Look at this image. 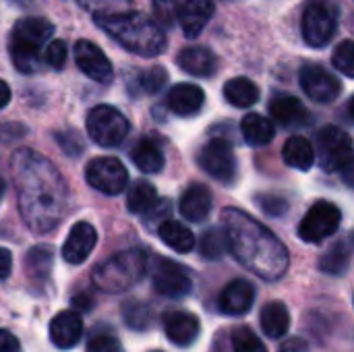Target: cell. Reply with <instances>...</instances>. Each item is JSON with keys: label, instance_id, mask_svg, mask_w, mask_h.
Listing matches in <instances>:
<instances>
[{"label": "cell", "instance_id": "8", "mask_svg": "<svg viewBox=\"0 0 354 352\" xmlns=\"http://www.w3.org/2000/svg\"><path fill=\"white\" fill-rule=\"evenodd\" d=\"M319 164L326 172H336L353 164V141L338 127H324L317 133Z\"/></svg>", "mask_w": 354, "mask_h": 352}, {"label": "cell", "instance_id": "1", "mask_svg": "<svg viewBox=\"0 0 354 352\" xmlns=\"http://www.w3.org/2000/svg\"><path fill=\"white\" fill-rule=\"evenodd\" d=\"M12 178L19 195V212L35 234H46L64 216L66 187L60 172L31 149H19L12 160Z\"/></svg>", "mask_w": 354, "mask_h": 352}, {"label": "cell", "instance_id": "28", "mask_svg": "<svg viewBox=\"0 0 354 352\" xmlns=\"http://www.w3.org/2000/svg\"><path fill=\"white\" fill-rule=\"evenodd\" d=\"M224 98L234 108H249L259 100V87L247 77H234L224 85Z\"/></svg>", "mask_w": 354, "mask_h": 352}, {"label": "cell", "instance_id": "12", "mask_svg": "<svg viewBox=\"0 0 354 352\" xmlns=\"http://www.w3.org/2000/svg\"><path fill=\"white\" fill-rule=\"evenodd\" d=\"M303 37L311 48L326 46L336 31V12L326 2H311L301 19Z\"/></svg>", "mask_w": 354, "mask_h": 352}, {"label": "cell", "instance_id": "47", "mask_svg": "<svg viewBox=\"0 0 354 352\" xmlns=\"http://www.w3.org/2000/svg\"><path fill=\"white\" fill-rule=\"evenodd\" d=\"M4 189H6L4 180H0V201H2V197H4Z\"/></svg>", "mask_w": 354, "mask_h": 352}, {"label": "cell", "instance_id": "10", "mask_svg": "<svg viewBox=\"0 0 354 352\" xmlns=\"http://www.w3.org/2000/svg\"><path fill=\"white\" fill-rule=\"evenodd\" d=\"M151 282L156 293L166 299H185L193 290V278L189 270L166 257H156Z\"/></svg>", "mask_w": 354, "mask_h": 352}, {"label": "cell", "instance_id": "37", "mask_svg": "<svg viewBox=\"0 0 354 352\" xmlns=\"http://www.w3.org/2000/svg\"><path fill=\"white\" fill-rule=\"evenodd\" d=\"M151 8H153L156 23L162 29H170L178 21L180 0H151Z\"/></svg>", "mask_w": 354, "mask_h": 352}, {"label": "cell", "instance_id": "16", "mask_svg": "<svg viewBox=\"0 0 354 352\" xmlns=\"http://www.w3.org/2000/svg\"><path fill=\"white\" fill-rule=\"evenodd\" d=\"M95 243H97L95 228L89 222H77L62 245V259L71 266H79L91 255Z\"/></svg>", "mask_w": 354, "mask_h": 352}, {"label": "cell", "instance_id": "19", "mask_svg": "<svg viewBox=\"0 0 354 352\" xmlns=\"http://www.w3.org/2000/svg\"><path fill=\"white\" fill-rule=\"evenodd\" d=\"M214 2L212 0H185L178 10V21L187 37H197L203 27L214 17Z\"/></svg>", "mask_w": 354, "mask_h": 352}, {"label": "cell", "instance_id": "42", "mask_svg": "<svg viewBox=\"0 0 354 352\" xmlns=\"http://www.w3.org/2000/svg\"><path fill=\"white\" fill-rule=\"evenodd\" d=\"M66 58H68V50H66V44L62 39H52L48 44V48L44 50V62L56 71L66 64Z\"/></svg>", "mask_w": 354, "mask_h": 352}, {"label": "cell", "instance_id": "20", "mask_svg": "<svg viewBox=\"0 0 354 352\" xmlns=\"http://www.w3.org/2000/svg\"><path fill=\"white\" fill-rule=\"evenodd\" d=\"M205 93L199 85L176 83L168 91V108L178 116H193L203 108Z\"/></svg>", "mask_w": 354, "mask_h": 352}, {"label": "cell", "instance_id": "44", "mask_svg": "<svg viewBox=\"0 0 354 352\" xmlns=\"http://www.w3.org/2000/svg\"><path fill=\"white\" fill-rule=\"evenodd\" d=\"M278 352H309V344L303 338L292 336V338H288V340H284L280 344V351Z\"/></svg>", "mask_w": 354, "mask_h": 352}, {"label": "cell", "instance_id": "7", "mask_svg": "<svg viewBox=\"0 0 354 352\" xmlns=\"http://www.w3.org/2000/svg\"><path fill=\"white\" fill-rule=\"evenodd\" d=\"M340 220L342 212L332 201H315L299 224V237L305 243H322L328 237L336 234V230L340 228Z\"/></svg>", "mask_w": 354, "mask_h": 352}, {"label": "cell", "instance_id": "29", "mask_svg": "<svg viewBox=\"0 0 354 352\" xmlns=\"http://www.w3.org/2000/svg\"><path fill=\"white\" fill-rule=\"evenodd\" d=\"M241 131H243V137L249 145H255V147H261V145H268L272 143L274 139V124L270 118L253 112V114H247L241 122Z\"/></svg>", "mask_w": 354, "mask_h": 352}, {"label": "cell", "instance_id": "41", "mask_svg": "<svg viewBox=\"0 0 354 352\" xmlns=\"http://www.w3.org/2000/svg\"><path fill=\"white\" fill-rule=\"evenodd\" d=\"M56 143L60 145V149L66 156H81L85 149V143L81 139V135L77 131H58L56 135Z\"/></svg>", "mask_w": 354, "mask_h": 352}, {"label": "cell", "instance_id": "6", "mask_svg": "<svg viewBox=\"0 0 354 352\" xmlns=\"http://www.w3.org/2000/svg\"><path fill=\"white\" fill-rule=\"evenodd\" d=\"M85 127H87L89 139L93 143H97L100 147L120 145L131 131L127 116L120 110H116L114 106H106V104H100L89 110Z\"/></svg>", "mask_w": 354, "mask_h": 352}, {"label": "cell", "instance_id": "14", "mask_svg": "<svg viewBox=\"0 0 354 352\" xmlns=\"http://www.w3.org/2000/svg\"><path fill=\"white\" fill-rule=\"evenodd\" d=\"M75 62L81 68L83 75H87L89 79H93L95 83H110L114 77V68L112 62L108 60V56L102 52L100 46H95L89 39H79L75 44Z\"/></svg>", "mask_w": 354, "mask_h": 352}, {"label": "cell", "instance_id": "18", "mask_svg": "<svg viewBox=\"0 0 354 352\" xmlns=\"http://www.w3.org/2000/svg\"><path fill=\"white\" fill-rule=\"evenodd\" d=\"M83 336V319L77 311H60L50 322V340L60 351H71Z\"/></svg>", "mask_w": 354, "mask_h": 352}, {"label": "cell", "instance_id": "11", "mask_svg": "<svg viewBox=\"0 0 354 352\" xmlns=\"http://www.w3.org/2000/svg\"><path fill=\"white\" fill-rule=\"evenodd\" d=\"M197 162L212 178L222 185H232L236 178V158L226 139H212L205 143L197 156Z\"/></svg>", "mask_w": 354, "mask_h": 352}, {"label": "cell", "instance_id": "27", "mask_svg": "<svg viewBox=\"0 0 354 352\" xmlns=\"http://www.w3.org/2000/svg\"><path fill=\"white\" fill-rule=\"evenodd\" d=\"M282 158H284V162H286L288 166L307 172V170L315 164V149H313V145H311L305 137L295 135V137H290V139L284 143Z\"/></svg>", "mask_w": 354, "mask_h": 352}, {"label": "cell", "instance_id": "4", "mask_svg": "<svg viewBox=\"0 0 354 352\" xmlns=\"http://www.w3.org/2000/svg\"><path fill=\"white\" fill-rule=\"evenodd\" d=\"M54 35V25L48 19L25 17L12 27L8 50L10 60L21 73H35L41 64V46Z\"/></svg>", "mask_w": 354, "mask_h": 352}, {"label": "cell", "instance_id": "45", "mask_svg": "<svg viewBox=\"0 0 354 352\" xmlns=\"http://www.w3.org/2000/svg\"><path fill=\"white\" fill-rule=\"evenodd\" d=\"M10 270H12V255L8 249H2L0 247V280L8 278L10 276Z\"/></svg>", "mask_w": 354, "mask_h": 352}, {"label": "cell", "instance_id": "39", "mask_svg": "<svg viewBox=\"0 0 354 352\" xmlns=\"http://www.w3.org/2000/svg\"><path fill=\"white\" fill-rule=\"evenodd\" d=\"M332 62L334 66L344 73L346 77H354V44L353 39H344L338 44V48L334 50V56H332Z\"/></svg>", "mask_w": 354, "mask_h": 352}, {"label": "cell", "instance_id": "43", "mask_svg": "<svg viewBox=\"0 0 354 352\" xmlns=\"http://www.w3.org/2000/svg\"><path fill=\"white\" fill-rule=\"evenodd\" d=\"M0 352H21V344L15 334L0 328Z\"/></svg>", "mask_w": 354, "mask_h": 352}, {"label": "cell", "instance_id": "13", "mask_svg": "<svg viewBox=\"0 0 354 352\" xmlns=\"http://www.w3.org/2000/svg\"><path fill=\"white\" fill-rule=\"evenodd\" d=\"M301 87L317 104H332L342 91V83L319 64H305L301 68Z\"/></svg>", "mask_w": 354, "mask_h": 352}, {"label": "cell", "instance_id": "32", "mask_svg": "<svg viewBox=\"0 0 354 352\" xmlns=\"http://www.w3.org/2000/svg\"><path fill=\"white\" fill-rule=\"evenodd\" d=\"M158 201V191L147 180H137L127 195V207L131 214H147Z\"/></svg>", "mask_w": 354, "mask_h": 352}, {"label": "cell", "instance_id": "33", "mask_svg": "<svg viewBox=\"0 0 354 352\" xmlns=\"http://www.w3.org/2000/svg\"><path fill=\"white\" fill-rule=\"evenodd\" d=\"M199 253H201L203 259H209V261L222 259L228 253V237H226V230L224 228H218V226L207 228L203 232V237H201Z\"/></svg>", "mask_w": 354, "mask_h": 352}, {"label": "cell", "instance_id": "5", "mask_svg": "<svg viewBox=\"0 0 354 352\" xmlns=\"http://www.w3.org/2000/svg\"><path fill=\"white\" fill-rule=\"evenodd\" d=\"M147 263H149V257L143 249L120 251L93 270L91 282L95 288L104 293H112V295L124 293L145 276Z\"/></svg>", "mask_w": 354, "mask_h": 352}, {"label": "cell", "instance_id": "3", "mask_svg": "<svg viewBox=\"0 0 354 352\" xmlns=\"http://www.w3.org/2000/svg\"><path fill=\"white\" fill-rule=\"evenodd\" d=\"M95 25L112 35L122 48L139 56H158L166 50L164 29L149 17L135 10L93 12Z\"/></svg>", "mask_w": 354, "mask_h": 352}, {"label": "cell", "instance_id": "15", "mask_svg": "<svg viewBox=\"0 0 354 352\" xmlns=\"http://www.w3.org/2000/svg\"><path fill=\"white\" fill-rule=\"evenodd\" d=\"M162 324H164V332H166L168 340L180 349L191 346L199 338V332H201L199 317L195 313L180 311V309L166 311L162 317Z\"/></svg>", "mask_w": 354, "mask_h": 352}, {"label": "cell", "instance_id": "26", "mask_svg": "<svg viewBox=\"0 0 354 352\" xmlns=\"http://www.w3.org/2000/svg\"><path fill=\"white\" fill-rule=\"evenodd\" d=\"M351 255H353L351 239L338 241L322 255L319 270L330 274V276H344L351 268Z\"/></svg>", "mask_w": 354, "mask_h": 352}, {"label": "cell", "instance_id": "23", "mask_svg": "<svg viewBox=\"0 0 354 352\" xmlns=\"http://www.w3.org/2000/svg\"><path fill=\"white\" fill-rule=\"evenodd\" d=\"M212 212V191L205 185H191L180 197V214L189 222H203Z\"/></svg>", "mask_w": 354, "mask_h": 352}, {"label": "cell", "instance_id": "35", "mask_svg": "<svg viewBox=\"0 0 354 352\" xmlns=\"http://www.w3.org/2000/svg\"><path fill=\"white\" fill-rule=\"evenodd\" d=\"M230 342L232 352H268L259 336L247 326H236L230 334Z\"/></svg>", "mask_w": 354, "mask_h": 352}, {"label": "cell", "instance_id": "34", "mask_svg": "<svg viewBox=\"0 0 354 352\" xmlns=\"http://www.w3.org/2000/svg\"><path fill=\"white\" fill-rule=\"evenodd\" d=\"M122 319L124 324L131 328V330H149L151 322H153V315H151V309L149 305L145 303H139V301H129L124 307H122Z\"/></svg>", "mask_w": 354, "mask_h": 352}, {"label": "cell", "instance_id": "31", "mask_svg": "<svg viewBox=\"0 0 354 352\" xmlns=\"http://www.w3.org/2000/svg\"><path fill=\"white\" fill-rule=\"evenodd\" d=\"M131 160L135 162V166L147 174H156L164 168V154L160 151V147L147 139L139 141L133 151H131Z\"/></svg>", "mask_w": 354, "mask_h": 352}, {"label": "cell", "instance_id": "9", "mask_svg": "<svg viewBox=\"0 0 354 352\" xmlns=\"http://www.w3.org/2000/svg\"><path fill=\"white\" fill-rule=\"evenodd\" d=\"M85 180L104 195H120L129 185V172L116 158H93L85 168Z\"/></svg>", "mask_w": 354, "mask_h": 352}, {"label": "cell", "instance_id": "25", "mask_svg": "<svg viewBox=\"0 0 354 352\" xmlns=\"http://www.w3.org/2000/svg\"><path fill=\"white\" fill-rule=\"evenodd\" d=\"M158 237L166 247H170L176 253H189L195 247V234L176 220H164L158 226Z\"/></svg>", "mask_w": 354, "mask_h": 352}, {"label": "cell", "instance_id": "48", "mask_svg": "<svg viewBox=\"0 0 354 352\" xmlns=\"http://www.w3.org/2000/svg\"><path fill=\"white\" fill-rule=\"evenodd\" d=\"M156 352H162V351H156Z\"/></svg>", "mask_w": 354, "mask_h": 352}, {"label": "cell", "instance_id": "2", "mask_svg": "<svg viewBox=\"0 0 354 352\" xmlns=\"http://www.w3.org/2000/svg\"><path fill=\"white\" fill-rule=\"evenodd\" d=\"M222 222L228 237V251L243 268L270 282L284 276L288 270V251L270 228L236 207H226Z\"/></svg>", "mask_w": 354, "mask_h": 352}, {"label": "cell", "instance_id": "24", "mask_svg": "<svg viewBox=\"0 0 354 352\" xmlns=\"http://www.w3.org/2000/svg\"><path fill=\"white\" fill-rule=\"evenodd\" d=\"M259 324L268 338L280 340L290 330V311L282 301H272V303L263 305V309L259 313Z\"/></svg>", "mask_w": 354, "mask_h": 352}, {"label": "cell", "instance_id": "17", "mask_svg": "<svg viewBox=\"0 0 354 352\" xmlns=\"http://www.w3.org/2000/svg\"><path fill=\"white\" fill-rule=\"evenodd\" d=\"M253 303H255V286L245 278L228 282L220 293V311L228 317H241L249 313Z\"/></svg>", "mask_w": 354, "mask_h": 352}, {"label": "cell", "instance_id": "36", "mask_svg": "<svg viewBox=\"0 0 354 352\" xmlns=\"http://www.w3.org/2000/svg\"><path fill=\"white\" fill-rule=\"evenodd\" d=\"M87 352H124V349L110 328H97L87 342Z\"/></svg>", "mask_w": 354, "mask_h": 352}, {"label": "cell", "instance_id": "22", "mask_svg": "<svg viewBox=\"0 0 354 352\" xmlns=\"http://www.w3.org/2000/svg\"><path fill=\"white\" fill-rule=\"evenodd\" d=\"M270 114L282 127H303L309 122V110L292 95H276L270 102Z\"/></svg>", "mask_w": 354, "mask_h": 352}, {"label": "cell", "instance_id": "30", "mask_svg": "<svg viewBox=\"0 0 354 352\" xmlns=\"http://www.w3.org/2000/svg\"><path fill=\"white\" fill-rule=\"evenodd\" d=\"M52 261H54V251L52 247L48 245H37L33 247L27 257H25V270H27V276L33 280V282H46L50 278V272H52Z\"/></svg>", "mask_w": 354, "mask_h": 352}, {"label": "cell", "instance_id": "21", "mask_svg": "<svg viewBox=\"0 0 354 352\" xmlns=\"http://www.w3.org/2000/svg\"><path fill=\"white\" fill-rule=\"evenodd\" d=\"M178 66L193 75V77H212L218 71V58L212 50L203 48V46H191L185 48L178 58H176Z\"/></svg>", "mask_w": 354, "mask_h": 352}, {"label": "cell", "instance_id": "40", "mask_svg": "<svg viewBox=\"0 0 354 352\" xmlns=\"http://www.w3.org/2000/svg\"><path fill=\"white\" fill-rule=\"evenodd\" d=\"M259 210L266 214V216H272V218H280L288 212V201L280 195H272V193H261L255 197Z\"/></svg>", "mask_w": 354, "mask_h": 352}, {"label": "cell", "instance_id": "46", "mask_svg": "<svg viewBox=\"0 0 354 352\" xmlns=\"http://www.w3.org/2000/svg\"><path fill=\"white\" fill-rule=\"evenodd\" d=\"M10 102V87H8V83L6 81H2L0 79V110L2 108H6V104Z\"/></svg>", "mask_w": 354, "mask_h": 352}, {"label": "cell", "instance_id": "38", "mask_svg": "<svg viewBox=\"0 0 354 352\" xmlns=\"http://www.w3.org/2000/svg\"><path fill=\"white\" fill-rule=\"evenodd\" d=\"M137 81H139L141 91H145V93H158L168 83V73H166L164 66H151V68L139 73L137 75Z\"/></svg>", "mask_w": 354, "mask_h": 352}]
</instances>
